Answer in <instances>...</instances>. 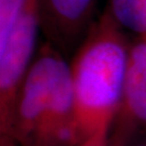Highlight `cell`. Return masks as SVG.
I'll return each mask as SVG.
<instances>
[{"mask_svg":"<svg viewBox=\"0 0 146 146\" xmlns=\"http://www.w3.org/2000/svg\"><path fill=\"white\" fill-rule=\"evenodd\" d=\"M132 146H146V135L141 137L140 140H137Z\"/></svg>","mask_w":146,"mask_h":146,"instance_id":"9c48e42d","label":"cell"},{"mask_svg":"<svg viewBox=\"0 0 146 146\" xmlns=\"http://www.w3.org/2000/svg\"><path fill=\"white\" fill-rule=\"evenodd\" d=\"M106 5L125 31L146 35V0H108Z\"/></svg>","mask_w":146,"mask_h":146,"instance_id":"8992f818","label":"cell"},{"mask_svg":"<svg viewBox=\"0 0 146 146\" xmlns=\"http://www.w3.org/2000/svg\"><path fill=\"white\" fill-rule=\"evenodd\" d=\"M98 0H38L41 33L64 56L75 52L95 21Z\"/></svg>","mask_w":146,"mask_h":146,"instance_id":"5b68a950","label":"cell"},{"mask_svg":"<svg viewBox=\"0 0 146 146\" xmlns=\"http://www.w3.org/2000/svg\"><path fill=\"white\" fill-rule=\"evenodd\" d=\"M3 135L19 146H78L82 142L69 63L50 43L38 49Z\"/></svg>","mask_w":146,"mask_h":146,"instance_id":"6da1fadb","label":"cell"},{"mask_svg":"<svg viewBox=\"0 0 146 146\" xmlns=\"http://www.w3.org/2000/svg\"><path fill=\"white\" fill-rule=\"evenodd\" d=\"M131 40L106 5L74 52L69 73L82 141L111 128L119 108Z\"/></svg>","mask_w":146,"mask_h":146,"instance_id":"7a4b0ae2","label":"cell"},{"mask_svg":"<svg viewBox=\"0 0 146 146\" xmlns=\"http://www.w3.org/2000/svg\"><path fill=\"white\" fill-rule=\"evenodd\" d=\"M0 146H19L12 139L8 136H0Z\"/></svg>","mask_w":146,"mask_h":146,"instance_id":"ba28073f","label":"cell"},{"mask_svg":"<svg viewBox=\"0 0 146 146\" xmlns=\"http://www.w3.org/2000/svg\"><path fill=\"white\" fill-rule=\"evenodd\" d=\"M38 9V0H31L10 36L0 44V133L8 127L17 92L39 49Z\"/></svg>","mask_w":146,"mask_h":146,"instance_id":"3957f363","label":"cell"},{"mask_svg":"<svg viewBox=\"0 0 146 146\" xmlns=\"http://www.w3.org/2000/svg\"><path fill=\"white\" fill-rule=\"evenodd\" d=\"M146 135V35L130 42L119 108L110 128L108 146H132Z\"/></svg>","mask_w":146,"mask_h":146,"instance_id":"277c9868","label":"cell"},{"mask_svg":"<svg viewBox=\"0 0 146 146\" xmlns=\"http://www.w3.org/2000/svg\"><path fill=\"white\" fill-rule=\"evenodd\" d=\"M110 128H102L88 136L78 146H108Z\"/></svg>","mask_w":146,"mask_h":146,"instance_id":"52a82bcc","label":"cell"}]
</instances>
